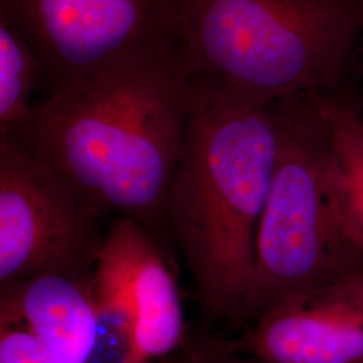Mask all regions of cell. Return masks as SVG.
Instances as JSON below:
<instances>
[{
	"label": "cell",
	"mask_w": 363,
	"mask_h": 363,
	"mask_svg": "<svg viewBox=\"0 0 363 363\" xmlns=\"http://www.w3.org/2000/svg\"><path fill=\"white\" fill-rule=\"evenodd\" d=\"M359 3H361V9H362V16H363V0H359Z\"/></svg>",
	"instance_id": "cell-14"
},
{
	"label": "cell",
	"mask_w": 363,
	"mask_h": 363,
	"mask_svg": "<svg viewBox=\"0 0 363 363\" xmlns=\"http://www.w3.org/2000/svg\"><path fill=\"white\" fill-rule=\"evenodd\" d=\"M279 148L259 220L256 264L235 325L300 292L363 271L337 152L312 93L273 103Z\"/></svg>",
	"instance_id": "cell-4"
},
{
	"label": "cell",
	"mask_w": 363,
	"mask_h": 363,
	"mask_svg": "<svg viewBox=\"0 0 363 363\" xmlns=\"http://www.w3.org/2000/svg\"><path fill=\"white\" fill-rule=\"evenodd\" d=\"M96 273L125 292L136 316L144 359L163 361L186 345L181 292L154 234L135 220L115 217L99 253Z\"/></svg>",
	"instance_id": "cell-9"
},
{
	"label": "cell",
	"mask_w": 363,
	"mask_h": 363,
	"mask_svg": "<svg viewBox=\"0 0 363 363\" xmlns=\"http://www.w3.org/2000/svg\"><path fill=\"white\" fill-rule=\"evenodd\" d=\"M193 108L183 46L143 52L52 91L9 133L91 208L166 226V202ZM1 136V135H0Z\"/></svg>",
	"instance_id": "cell-1"
},
{
	"label": "cell",
	"mask_w": 363,
	"mask_h": 363,
	"mask_svg": "<svg viewBox=\"0 0 363 363\" xmlns=\"http://www.w3.org/2000/svg\"><path fill=\"white\" fill-rule=\"evenodd\" d=\"M43 76L37 52L0 18V135L16 130L30 116V97Z\"/></svg>",
	"instance_id": "cell-11"
},
{
	"label": "cell",
	"mask_w": 363,
	"mask_h": 363,
	"mask_svg": "<svg viewBox=\"0 0 363 363\" xmlns=\"http://www.w3.org/2000/svg\"><path fill=\"white\" fill-rule=\"evenodd\" d=\"M226 343L267 363H363V271L286 298Z\"/></svg>",
	"instance_id": "cell-8"
},
{
	"label": "cell",
	"mask_w": 363,
	"mask_h": 363,
	"mask_svg": "<svg viewBox=\"0 0 363 363\" xmlns=\"http://www.w3.org/2000/svg\"><path fill=\"white\" fill-rule=\"evenodd\" d=\"M104 216L30 148L0 136V286L96 271Z\"/></svg>",
	"instance_id": "cell-5"
},
{
	"label": "cell",
	"mask_w": 363,
	"mask_h": 363,
	"mask_svg": "<svg viewBox=\"0 0 363 363\" xmlns=\"http://www.w3.org/2000/svg\"><path fill=\"white\" fill-rule=\"evenodd\" d=\"M337 152L343 178L345 205L363 245V116L337 96L312 93Z\"/></svg>",
	"instance_id": "cell-10"
},
{
	"label": "cell",
	"mask_w": 363,
	"mask_h": 363,
	"mask_svg": "<svg viewBox=\"0 0 363 363\" xmlns=\"http://www.w3.org/2000/svg\"><path fill=\"white\" fill-rule=\"evenodd\" d=\"M0 363H60L28 330L0 315Z\"/></svg>",
	"instance_id": "cell-12"
},
{
	"label": "cell",
	"mask_w": 363,
	"mask_h": 363,
	"mask_svg": "<svg viewBox=\"0 0 363 363\" xmlns=\"http://www.w3.org/2000/svg\"><path fill=\"white\" fill-rule=\"evenodd\" d=\"M160 363H267L259 358L232 350L226 339L203 334L189 337L181 350Z\"/></svg>",
	"instance_id": "cell-13"
},
{
	"label": "cell",
	"mask_w": 363,
	"mask_h": 363,
	"mask_svg": "<svg viewBox=\"0 0 363 363\" xmlns=\"http://www.w3.org/2000/svg\"><path fill=\"white\" fill-rule=\"evenodd\" d=\"M277 148L272 104L232 111L193 96L164 218L205 328L233 323L250 288Z\"/></svg>",
	"instance_id": "cell-2"
},
{
	"label": "cell",
	"mask_w": 363,
	"mask_h": 363,
	"mask_svg": "<svg viewBox=\"0 0 363 363\" xmlns=\"http://www.w3.org/2000/svg\"><path fill=\"white\" fill-rule=\"evenodd\" d=\"M52 91L143 52L182 48L175 0H0Z\"/></svg>",
	"instance_id": "cell-6"
},
{
	"label": "cell",
	"mask_w": 363,
	"mask_h": 363,
	"mask_svg": "<svg viewBox=\"0 0 363 363\" xmlns=\"http://www.w3.org/2000/svg\"><path fill=\"white\" fill-rule=\"evenodd\" d=\"M193 96L232 111L303 93L337 96L359 0H175Z\"/></svg>",
	"instance_id": "cell-3"
},
{
	"label": "cell",
	"mask_w": 363,
	"mask_h": 363,
	"mask_svg": "<svg viewBox=\"0 0 363 363\" xmlns=\"http://www.w3.org/2000/svg\"><path fill=\"white\" fill-rule=\"evenodd\" d=\"M0 315L23 325L60 363H154L140 352L125 292L96 271L0 286Z\"/></svg>",
	"instance_id": "cell-7"
}]
</instances>
